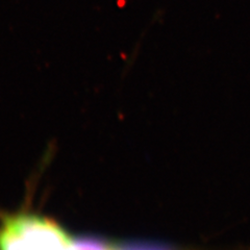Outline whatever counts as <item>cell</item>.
<instances>
[{
    "instance_id": "obj_1",
    "label": "cell",
    "mask_w": 250,
    "mask_h": 250,
    "mask_svg": "<svg viewBox=\"0 0 250 250\" xmlns=\"http://www.w3.org/2000/svg\"><path fill=\"white\" fill-rule=\"evenodd\" d=\"M0 250H73V239L48 218L17 214L0 223Z\"/></svg>"
},
{
    "instance_id": "obj_2",
    "label": "cell",
    "mask_w": 250,
    "mask_h": 250,
    "mask_svg": "<svg viewBox=\"0 0 250 250\" xmlns=\"http://www.w3.org/2000/svg\"><path fill=\"white\" fill-rule=\"evenodd\" d=\"M75 250H118L116 243L96 237H78L73 239Z\"/></svg>"
}]
</instances>
